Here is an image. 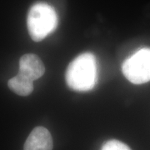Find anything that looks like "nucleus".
<instances>
[{
	"label": "nucleus",
	"instance_id": "1",
	"mask_svg": "<svg viewBox=\"0 0 150 150\" xmlns=\"http://www.w3.org/2000/svg\"><path fill=\"white\" fill-rule=\"evenodd\" d=\"M65 79L68 86L74 91L91 90L98 79L95 56L91 53H83L77 56L68 66Z\"/></svg>",
	"mask_w": 150,
	"mask_h": 150
},
{
	"label": "nucleus",
	"instance_id": "4",
	"mask_svg": "<svg viewBox=\"0 0 150 150\" xmlns=\"http://www.w3.org/2000/svg\"><path fill=\"white\" fill-rule=\"evenodd\" d=\"M44 64L37 55L27 54L22 56L19 60V74L33 82L41 78L44 74Z\"/></svg>",
	"mask_w": 150,
	"mask_h": 150
},
{
	"label": "nucleus",
	"instance_id": "5",
	"mask_svg": "<svg viewBox=\"0 0 150 150\" xmlns=\"http://www.w3.org/2000/svg\"><path fill=\"white\" fill-rule=\"evenodd\" d=\"M53 139L44 127H36L28 135L23 150H52Z\"/></svg>",
	"mask_w": 150,
	"mask_h": 150
},
{
	"label": "nucleus",
	"instance_id": "6",
	"mask_svg": "<svg viewBox=\"0 0 150 150\" xmlns=\"http://www.w3.org/2000/svg\"><path fill=\"white\" fill-rule=\"evenodd\" d=\"M8 88L19 96H28L33 90V82L18 74L8 82Z\"/></svg>",
	"mask_w": 150,
	"mask_h": 150
},
{
	"label": "nucleus",
	"instance_id": "7",
	"mask_svg": "<svg viewBox=\"0 0 150 150\" xmlns=\"http://www.w3.org/2000/svg\"><path fill=\"white\" fill-rule=\"evenodd\" d=\"M101 150H131L128 145L118 140L112 139L104 143Z\"/></svg>",
	"mask_w": 150,
	"mask_h": 150
},
{
	"label": "nucleus",
	"instance_id": "2",
	"mask_svg": "<svg viewBox=\"0 0 150 150\" xmlns=\"http://www.w3.org/2000/svg\"><path fill=\"white\" fill-rule=\"evenodd\" d=\"M59 24V18L52 6L46 3H37L30 8L27 17L29 35L33 41H42L54 32Z\"/></svg>",
	"mask_w": 150,
	"mask_h": 150
},
{
	"label": "nucleus",
	"instance_id": "3",
	"mask_svg": "<svg viewBox=\"0 0 150 150\" xmlns=\"http://www.w3.org/2000/svg\"><path fill=\"white\" fill-rule=\"evenodd\" d=\"M125 78L134 84H142L150 81V48L139 49L122 66Z\"/></svg>",
	"mask_w": 150,
	"mask_h": 150
}]
</instances>
